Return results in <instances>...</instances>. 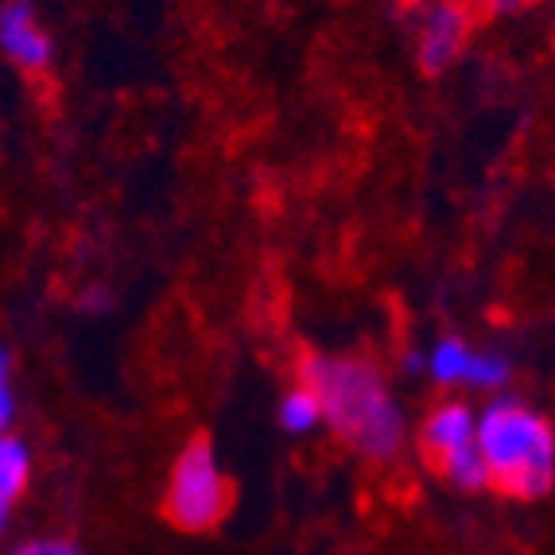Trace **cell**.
<instances>
[{"instance_id": "cell-16", "label": "cell", "mask_w": 555, "mask_h": 555, "mask_svg": "<svg viewBox=\"0 0 555 555\" xmlns=\"http://www.w3.org/2000/svg\"><path fill=\"white\" fill-rule=\"evenodd\" d=\"M9 520H12V513L0 509V540H4V532H9Z\"/></svg>"}, {"instance_id": "cell-7", "label": "cell", "mask_w": 555, "mask_h": 555, "mask_svg": "<svg viewBox=\"0 0 555 555\" xmlns=\"http://www.w3.org/2000/svg\"><path fill=\"white\" fill-rule=\"evenodd\" d=\"M31 478V454L28 447L20 443L12 431H4L0 436V509L12 513L16 509L20 493H24V486H28Z\"/></svg>"}, {"instance_id": "cell-11", "label": "cell", "mask_w": 555, "mask_h": 555, "mask_svg": "<svg viewBox=\"0 0 555 555\" xmlns=\"http://www.w3.org/2000/svg\"><path fill=\"white\" fill-rule=\"evenodd\" d=\"M505 380H509V361L498 358V353H481V350L470 353V365H466L463 385L481 389V392H493V389H501Z\"/></svg>"}, {"instance_id": "cell-5", "label": "cell", "mask_w": 555, "mask_h": 555, "mask_svg": "<svg viewBox=\"0 0 555 555\" xmlns=\"http://www.w3.org/2000/svg\"><path fill=\"white\" fill-rule=\"evenodd\" d=\"M0 51L28 75L51 66V36L39 28L36 12L24 0H12L0 9Z\"/></svg>"}, {"instance_id": "cell-3", "label": "cell", "mask_w": 555, "mask_h": 555, "mask_svg": "<svg viewBox=\"0 0 555 555\" xmlns=\"http://www.w3.org/2000/svg\"><path fill=\"white\" fill-rule=\"evenodd\" d=\"M233 505V486L225 478L218 454L206 439L186 443V451L171 466V481L164 493V513L171 525L186 532H206V528L222 525Z\"/></svg>"}, {"instance_id": "cell-6", "label": "cell", "mask_w": 555, "mask_h": 555, "mask_svg": "<svg viewBox=\"0 0 555 555\" xmlns=\"http://www.w3.org/2000/svg\"><path fill=\"white\" fill-rule=\"evenodd\" d=\"M474 443V408L463 400H447V404L431 408L420 427V447L427 451L431 463H439L443 454L459 451V447Z\"/></svg>"}, {"instance_id": "cell-15", "label": "cell", "mask_w": 555, "mask_h": 555, "mask_svg": "<svg viewBox=\"0 0 555 555\" xmlns=\"http://www.w3.org/2000/svg\"><path fill=\"white\" fill-rule=\"evenodd\" d=\"M466 4H490V9H505V4H517V0H466Z\"/></svg>"}, {"instance_id": "cell-1", "label": "cell", "mask_w": 555, "mask_h": 555, "mask_svg": "<svg viewBox=\"0 0 555 555\" xmlns=\"http://www.w3.org/2000/svg\"><path fill=\"white\" fill-rule=\"evenodd\" d=\"M299 377L315 392L323 424L373 463H389L404 447V412L392 400L389 385L365 358H331L311 353L299 365Z\"/></svg>"}, {"instance_id": "cell-4", "label": "cell", "mask_w": 555, "mask_h": 555, "mask_svg": "<svg viewBox=\"0 0 555 555\" xmlns=\"http://www.w3.org/2000/svg\"><path fill=\"white\" fill-rule=\"evenodd\" d=\"M470 20H474V12L466 0H436V4L424 12V20H420V39H416L424 70H443V66H451L454 59L463 55L466 39H470Z\"/></svg>"}, {"instance_id": "cell-10", "label": "cell", "mask_w": 555, "mask_h": 555, "mask_svg": "<svg viewBox=\"0 0 555 555\" xmlns=\"http://www.w3.org/2000/svg\"><path fill=\"white\" fill-rule=\"evenodd\" d=\"M280 424L292 431V436H307V431H315L319 424H323V408H319L315 392L307 389V385H299V389H292L284 400H280Z\"/></svg>"}, {"instance_id": "cell-8", "label": "cell", "mask_w": 555, "mask_h": 555, "mask_svg": "<svg viewBox=\"0 0 555 555\" xmlns=\"http://www.w3.org/2000/svg\"><path fill=\"white\" fill-rule=\"evenodd\" d=\"M436 466L451 486H459V490H481V486H490V474H486V463H481V454L474 443L443 454Z\"/></svg>"}, {"instance_id": "cell-2", "label": "cell", "mask_w": 555, "mask_h": 555, "mask_svg": "<svg viewBox=\"0 0 555 555\" xmlns=\"http://www.w3.org/2000/svg\"><path fill=\"white\" fill-rule=\"evenodd\" d=\"M478 447L490 486L513 498H540L555 478V436L537 408L520 400H493L474 416Z\"/></svg>"}, {"instance_id": "cell-13", "label": "cell", "mask_w": 555, "mask_h": 555, "mask_svg": "<svg viewBox=\"0 0 555 555\" xmlns=\"http://www.w3.org/2000/svg\"><path fill=\"white\" fill-rule=\"evenodd\" d=\"M12 420H16V397L9 392H0V436L4 431H12Z\"/></svg>"}, {"instance_id": "cell-9", "label": "cell", "mask_w": 555, "mask_h": 555, "mask_svg": "<svg viewBox=\"0 0 555 555\" xmlns=\"http://www.w3.org/2000/svg\"><path fill=\"white\" fill-rule=\"evenodd\" d=\"M470 353H474L470 346L459 343V338H443V343H436L431 353H427V373H431L439 385H463Z\"/></svg>"}, {"instance_id": "cell-12", "label": "cell", "mask_w": 555, "mask_h": 555, "mask_svg": "<svg viewBox=\"0 0 555 555\" xmlns=\"http://www.w3.org/2000/svg\"><path fill=\"white\" fill-rule=\"evenodd\" d=\"M12 555H82V552L75 544H66V540H36V544H24Z\"/></svg>"}, {"instance_id": "cell-14", "label": "cell", "mask_w": 555, "mask_h": 555, "mask_svg": "<svg viewBox=\"0 0 555 555\" xmlns=\"http://www.w3.org/2000/svg\"><path fill=\"white\" fill-rule=\"evenodd\" d=\"M12 389V353L0 346V392Z\"/></svg>"}]
</instances>
